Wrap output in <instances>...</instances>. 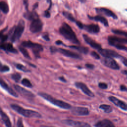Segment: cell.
Listing matches in <instances>:
<instances>
[{"label":"cell","instance_id":"obj_17","mask_svg":"<svg viewBox=\"0 0 127 127\" xmlns=\"http://www.w3.org/2000/svg\"><path fill=\"white\" fill-rule=\"evenodd\" d=\"M83 37L84 38V41L88 44H89L92 48H93L94 49H97L98 50H99L102 49L101 45L100 44L97 43L96 41L92 40L91 38L89 37L87 35L83 34Z\"/></svg>","mask_w":127,"mask_h":127},{"label":"cell","instance_id":"obj_9","mask_svg":"<svg viewBox=\"0 0 127 127\" xmlns=\"http://www.w3.org/2000/svg\"><path fill=\"white\" fill-rule=\"evenodd\" d=\"M62 123L68 126L76 127H91L90 125L87 123L74 121L70 119H65L62 121Z\"/></svg>","mask_w":127,"mask_h":127},{"label":"cell","instance_id":"obj_1","mask_svg":"<svg viewBox=\"0 0 127 127\" xmlns=\"http://www.w3.org/2000/svg\"><path fill=\"white\" fill-rule=\"evenodd\" d=\"M60 33L66 40L75 44H79L80 42L76 37L72 29L67 23L64 22L59 28Z\"/></svg>","mask_w":127,"mask_h":127},{"label":"cell","instance_id":"obj_24","mask_svg":"<svg viewBox=\"0 0 127 127\" xmlns=\"http://www.w3.org/2000/svg\"><path fill=\"white\" fill-rule=\"evenodd\" d=\"M23 16L29 20H34L39 18L38 15L36 12H26L23 14Z\"/></svg>","mask_w":127,"mask_h":127},{"label":"cell","instance_id":"obj_38","mask_svg":"<svg viewBox=\"0 0 127 127\" xmlns=\"http://www.w3.org/2000/svg\"><path fill=\"white\" fill-rule=\"evenodd\" d=\"M98 86L102 89H105L108 88V85L105 82H99Z\"/></svg>","mask_w":127,"mask_h":127},{"label":"cell","instance_id":"obj_15","mask_svg":"<svg viewBox=\"0 0 127 127\" xmlns=\"http://www.w3.org/2000/svg\"><path fill=\"white\" fill-rule=\"evenodd\" d=\"M109 44L113 46L115 44H127V39L125 38H119L116 36H109L108 38Z\"/></svg>","mask_w":127,"mask_h":127},{"label":"cell","instance_id":"obj_37","mask_svg":"<svg viewBox=\"0 0 127 127\" xmlns=\"http://www.w3.org/2000/svg\"><path fill=\"white\" fill-rule=\"evenodd\" d=\"M90 54L92 57H93V58H94L98 60V59H100V56H99V55L97 52H96L95 51H92L91 52Z\"/></svg>","mask_w":127,"mask_h":127},{"label":"cell","instance_id":"obj_6","mask_svg":"<svg viewBox=\"0 0 127 127\" xmlns=\"http://www.w3.org/2000/svg\"><path fill=\"white\" fill-rule=\"evenodd\" d=\"M102 63L106 66L115 70L120 69V66L116 61L112 58H105L102 60Z\"/></svg>","mask_w":127,"mask_h":127},{"label":"cell","instance_id":"obj_34","mask_svg":"<svg viewBox=\"0 0 127 127\" xmlns=\"http://www.w3.org/2000/svg\"><path fill=\"white\" fill-rule=\"evenodd\" d=\"M11 77L15 81L18 82L21 78V75L19 74L16 73H14V74H12Z\"/></svg>","mask_w":127,"mask_h":127},{"label":"cell","instance_id":"obj_43","mask_svg":"<svg viewBox=\"0 0 127 127\" xmlns=\"http://www.w3.org/2000/svg\"><path fill=\"white\" fill-rule=\"evenodd\" d=\"M85 66L88 68H89V69H93L94 68V65L91 64H89V63H87L85 64Z\"/></svg>","mask_w":127,"mask_h":127},{"label":"cell","instance_id":"obj_21","mask_svg":"<svg viewBox=\"0 0 127 127\" xmlns=\"http://www.w3.org/2000/svg\"><path fill=\"white\" fill-rule=\"evenodd\" d=\"M0 49L4 50L6 51H8L13 53H17V50L14 48L12 45L10 43H0Z\"/></svg>","mask_w":127,"mask_h":127},{"label":"cell","instance_id":"obj_12","mask_svg":"<svg viewBox=\"0 0 127 127\" xmlns=\"http://www.w3.org/2000/svg\"><path fill=\"white\" fill-rule=\"evenodd\" d=\"M71 113L72 114L76 116H86L89 114L88 109L82 107H74L72 108Z\"/></svg>","mask_w":127,"mask_h":127},{"label":"cell","instance_id":"obj_19","mask_svg":"<svg viewBox=\"0 0 127 127\" xmlns=\"http://www.w3.org/2000/svg\"><path fill=\"white\" fill-rule=\"evenodd\" d=\"M95 127H115L114 124L108 119H104L97 122L94 125Z\"/></svg>","mask_w":127,"mask_h":127},{"label":"cell","instance_id":"obj_27","mask_svg":"<svg viewBox=\"0 0 127 127\" xmlns=\"http://www.w3.org/2000/svg\"><path fill=\"white\" fill-rule=\"evenodd\" d=\"M0 9L4 13H7L9 11L8 5L7 3L4 1L0 2Z\"/></svg>","mask_w":127,"mask_h":127},{"label":"cell","instance_id":"obj_35","mask_svg":"<svg viewBox=\"0 0 127 127\" xmlns=\"http://www.w3.org/2000/svg\"><path fill=\"white\" fill-rule=\"evenodd\" d=\"M113 46H114L116 47L117 49L119 50H127V47L124 46L123 44H116L114 45Z\"/></svg>","mask_w":127,"mask_h":127},{"label":"cell","instance_id":"obj_36","mask_svg":"<svg viewBox=\"0 0 127 127\" xmlns=\"http://www.w3.org/2000/svg\"><path fill=\"white\" fill-rule=\"evenodd\" d=\"M6 30V29H3L1 31H0V39L2 41H5L6 40V39H7V36L6 35H4L3 34V32L4 31H5Z\"/></svg>","mask_w":127,"mask_h":127},{"label":"cell","instance_id":"obj_10","mask_svg":"<svg viewBox=\"0 0 127 127\" xmlns=\"http://www.w3.org/2000/svg\"><path fill=\"white\" fill-rule=\"evenodd\" d=\"M75 85L77 88L81 90L82 91L88 96L90 97H94V94L84 83L81 82H76L75 83Z\"/></svg>","mask_w":127,"mask_h":127},{"label":"cell","instance_id":"obj_46","mask_svg":"<svg viewBox=\"0 0 127 127\" xmlns=\"http://www.w3.org/2000/svg\"><path fill=\"white\" fill-rule=\"evenodd\" d=\"M59 79L60 80H61L62 82H66V80L64 76H62L61 77H59Z\"/></svg>","mask_w":127,"mask_h":127},{"label":"cell","instance_id":"obj_23","mask_svg":"<svg viewBox=\"0 0 127 127\" xmlns=\"http://www.w3.org/2000/svg\"><path fill=\"white\" fill-rule=\"evenodd\" d=\"M88 17L90 19H92V20H95L96 21H99V22H101L105 26H109V24H108V22L107 20L106 19V18H105L103 16L96 15L95 16H91L88 15Z\"/></svg>","mask_w":127,"mask_h":127},{"label":"cell","instance_id":"obj_20","mask_svg":"<svg viewBox=\"0 0 127 127\" xmlns=\"http://www.w3.org/2000/svg\"><path fill=\"white\" fill-rule=\"evenodd\" d=\"M0 85L7 92H8L11 95L15 97H18V95L15 93V92L12 89H11L4 81L2 80L1 79H0Z\"/></svg>","mask_w":127,"mask_h":127},{"label":"cell","instance_id":"obj_25","mask_svg":"<svg viewBox=\"0 0 127 127\" xmlns=\"http://www.w3.org/2000/svg\"><path fill=\"white\" fill-rule=\"evenodd\" d=\"M69 47L70 48H71V49H75V50L78 51V52H79L80 53H82L83 54H87L88 53V51H89L88 48H87V47H85L79 46H75V45L70 46Z\"/></svg>","mask_w":127,"mask_h":127},{"label":"cell","instance_id":"obj_3","mask_svg":"<svg viewBox=\"0 0 127 127\" xmlns=\"http://www.w3.org/2000/svg\"><path fill=\"white\" fill-rule=\"evenodd\" d=\"M11 108L18 114L27 118H41V115L35 111L25 109L16 104H11Z\"/></svg>","mask_w":127,"mask_h":127},{"label":"cell","instance_id":"obj_48","mask_svg":"<svg viewBox=\"0 0 127 127\" xmlns=\"http://www.w3.org/2000/svg\"><path fill=\"white\" fill-rule=\"evenodd\" d=\"M56 44L57 45H63V43L61 41H60V40H58V41H57L56 42Z\"/></svg>","mask_w":127,"mask_h":127},{"label":"cell","instance_id":"obj_50","mask_svg":"<svg viewBox=\"0 0 127 127\" xmlns=\"http://www.w3.org/2000/svg\"><path fill=\"white\" fill-rule=\"evenodd\" d=\"M41 127H54L52 126H41Z\"/></svg>","mask_w":127,"mask_h":127},{"label":"cell","instance_id":"obj_33","mask_svg":"<svg viewBox=\"0 0 127 127\" xmlns=\"http://www.w3.org/2000/svg\"><path fill=\"white\" fill-rule=\"evenodd\" d=\"M9 70V67L6 65H3L0 62V71L2 72H6Z\"/></svg>","mask_w":127,"mask_h":127},{"label":"cell","instance_id":"obj_41","mask_svg":"<svg viewBox=\"0 0 127 127\" xmlns=\"http://www.w3.org/2000/svg\"><path fill=\"white\" fill-rule=\"evenodd\" d=\"M76 25L80 28H81V29H83V26H84V25L81 22H80V21H76Z\"/></svg>","mask_w":127,"mask_h":127},{"label":"cell","instance_id":"obj_8","mask_svg":"<svg viewBox=\"0 0 127 127\" xmlns=\"http://www.w3.org/2000/svg\"><path fill=\"white\" fill-rule=\"evenodd\" d=\"M99 53L105 58H121L122 56L120 55L116 51L110 49H101L98 50Z\"/></svg>","mask_w":127,"mask_h":127},{"label":"cell","instance_id":"obj_29","mask_svg":"<svg viewBox=\"0 0 127 127\" xmlns=\"http://www.w3.org/2000/svg\"><path fill=\"white\" fill-rule=\"evenodd\" d=\"M63 14L70 21H71L72 22H76L75 19L74 18V17L73 16V15L71 13H70L67 11H64L63 12Z\"/></svg>","mask_w":127,"mask_h":127},{"label":"cell","instance_id":"obj_40","mask_svg":"<svg viewBox=\"0 0 127 127\" xmlns=\"http://www.w3.org/2000/svg\"><path fill=\"white\" fill-rule=\"evenodd\" d=\"M121 60L122 61L123 64L127 67V58H124L122 56V57L121 58Z\"/></svg>","mask_w":127,"mask_h":127},{"label":"cell","instance_id":"obj_30","mask_svg":"<svg viewBox=\"0 0 127 127\" xmlns=\"http://www.w3.org/2000/svg\"><path fill=\"white\" fill-rule=\"evenodd\" d=\"M15 66L16 67V68H17L18 69L21 70L23 72H29V70L23 65L20 64H15Z\"/></svg>","mask_w":127,"mask_h":127},{"label":"cell","instance_id":"obj_16","mask_svg":"<svg viewBox=\"0 0 127 127\" xmlns=\"http://www.w3.org/2000/svg\"><path fill=\"white\" fill-rule=\"evenodd\" d=\"M83 29L91 34H97L100 31L99 25L95 24L84 25Z\"/></svg>","mask_w":127,"mask_h":127},{"label":"cell","instance_id":"obj_18","mask_svg":"<svg viewBox=\"0 0 127 127\" xmlns=\"http://www.w3.org/2000/svg\"><path fill=\"white\" fill-rule=\"evenodd\" d=\"M14 87L17 91H18L22 95H23L25 97H28V98H29V97L32 98V97H34V95L33 93L31 92L30 91H28V90H26V89L22 88V87L18 85L14 84Z\"/></svg>","mask_w":127,"mask_h":127},{"label":"cell","instance_id":"obj_39","mask_svg":"<svg viewBox=\"0 0 127 127\" xmlns=\"http://www.w3.org/2000/svg\"><path fill=\"white\" fill-rule=\"evenodd\" d=\"M17 127H24L23 123H22V120L21 118H19L17 122Z\"/></svg>","mask_w":127,"mask_h":127},{"label":"cell","instance_id":"obj_4","mask_svg":"<svg viewBox=\"0 0 127 127\" xmlns=\"http://www.w3.org/2000/svg\"><path fill=\"white\" fill-rule=\"evenodd\" d=\"M24 29V22L21 20L19 21L18 25L15 27L12 34L11 36V41L15 42L18 40L21 37Z\"/></svg>","mask_w":127,"mask_h":127},{"label":"cell","instance_id":"obj_5","mask_svg":"<svg viewBox=\"0 0 127 127\" xmlns=\"http://www.w3.org/2000/svg\"><path fill=\"white\" fill-rule=\"evenodd\" d=\"M22 45L24 47H27L32 49L36 56H39V53L43 51L42 46L38 43H34L31 41H24L22 43Z\"/></svg>","mask_w":127,"mask_h":127},{"label":"cell","instance_id":"obj_22","mask_svg":"<svg viewBox=\"0 0 127 127\" xmlns=\"http://www.w3.org/2000/svg\"><path fill=\"white\" fill-rule=\"evenodd\" d=\"M0 115L6 127H12L11 123L8 116L2 110L0 107Z\"/></svg>","mask_w":127,"mask_h":127},{"label":"cell","instance_id":"obj_32","mask_svg":"<svg viewBox=\"0 0 127 127\" xmlns=\"http://www.w3.org/2000/svg\"><path fill=\"white\" fill-rule=\"evenodd\" d=\"M21 83L25 86L27 87H32V85L31 84L30 81L27 78H24L21 80Z\"/></svg>","mask_w":127,"mask_h":127},{"label":"cell","instance_id":"obj_26","mask_svg":"<svg viewBox=\"0 0 127 127\" xmlns=\"http://www.w3.org/2000/svg\"><path fill=\"white\" fill-rule=\"evenodd\" d=\"M99 108L103 110L104 112L109 113L112 112L113 109L111 106L107 104H102L99 106Z\"/></svg>","mask_w":127,"mask_h":127},{"label":"cell","instance_id":"obj_13","mask_svg":"<svg viewBox=\"0 0 127 127\" xmlns=\"http://www.w3.org/2000/svg\"><path fill=\"white\" fill-rule=\"evenodd\" d=\"M108 99L115 105L118 107L122 110L127 111V104L125 102L114 96H110L108 97Z\"/></svg>","mask_w":127,"mask_h":127},{"label":"cell","instance_id":"obj_47","mask_svg":"<svg viewBox=\"0 0 127 127\" xmlns=\"http://www.w3.org/2000/svg\"><path fill=\"white\" fill-rule=\"evenodd\" d=\"M43 38H44L46 41H50V38H49V36H48V35H43Z\"/></svg>","mask_w":127,"mask_h":127},{"label":"cell","instance_id":"obj_11","mask_svg":"<svg viewBox=\"0 0 127 127\" xmlns=\"http://www.w3.org/2000/svg\"><path fill=\"white\" fill-rule=\"evenodd\" d=\"M95 10L97 13H98V14L104 15L108 17H111L115 19H117L118 18V17L115 13H114L112 11L107 8L98 7L96 8Z\"/></svg>","mask_w":127,"mask_h":127},{"label":"cell","instance_id":"obj_7","mask_svg":"<svg viewBox=\"0 0 127 127\" xmlns=\"http://www.w3.org/2000/svg\"><path fill=\"white\" fill-rule=\"evenodd\" d=\"M43 23L39 18L33 20L30 25V30L33 33L40 32L42 29Z\"/></svg>","mask_w":127,"mask_h":127},{"label":"cell","instance_id":"obj_44","mask_svg":"<svg viewBox=\"0 0 127 127\" xmlns=\"http://www.w3.org/2000/svg\"><path fill=\"white\" fill-rule=\"evenodd\" d=\"M50 50L52 53H55L58 52V49L55 47H50Z\"/></svg>","mask_w":127,"mask_h":127},{"label":"cell","instance_id":"obj_49","mask_svg":"<svg viewBox=\"0 0 127 127\" xmlns=\"http://www.w3.org/2000/svg\"><path fill=\"white\" fill-rule=\"evenodd\" d=\"M122 72L125 75H126V77H127V70H123L122 71Z\"/></svg>","mask_w":127,"mask_h":127},{"label":"cell","instance_id":"obj_45","mask_svg":"<svg viewBox=\"0 0 127 127\" xmlns=\"http://www.w3.org/2000/svg\"><path fill=\"white\" fill-rule=\"evenodd\" d=\"M44 15L46 17H50V12L48 11V10H46L45 11V13H44Z\"/></svg>","mask_w":127,"mask_h":127},{"label":"cell","instance_id":"obj_31","mask_svg":"<svg viewBox=\"0 0 127 127\" xmlns=\"http://www.w3.org/2000/svg\"><path fill=\"white\" fill-rule=\"evenodd\" d=\"M19 49L20 50V51L21 52V53L22 54V55L26 58H28V59H30V56H29V54H28L27 51L26 50V49H25L23 47H19Z\"/></svg>","mask_w":127,"mask_h":127},{"label":"cell","instance_id":"obj_14","mask_svg":"<svg viewBox=\"0 0 127 127\" xmlns=\"http://www.w3.org/2000/svg\"><path fill=\"white\" fill-rule=\"evenodd\" d=\"M58 52H60V53L62 54L63 55H64L66 57H70L74 59H81L82 58L80 55H79V54L66 49L59 48V49H58Z\"/></svg>","mask_w":127,"mask_h":127},{"label":"cell","instance_id":"obj_2","mask_svg":"<svg viewBox=\"0 0 127 127\" xmlns=\"http://www.w3.org/2000/svg\"><path fill=\"white\" fill-rule=\"evenodd\" d=\"M38 94L39 96L46 100L47 101H49L52 104L62 109H69L71 108V106L70 104L68 103L65 102L64 101H63L62 100H57L54 98H53L52 96H51L50 95L44 93V92H39L38 93Z\"/></svg>","mask_w":127,"mask_h":127},{"label":"cell","instance_id":"obj_28","mask_svg":"<svg viewBox=\"0 0 127 127\" xmlns=\"http://www.w3.org/2000/svg\"><path fill=\"white\" fill-rule=\"evenodd\" d=\"M112 31L113 33L116 35H121V36H124L126 37H127V32L122 30H120V29H112Z\"/></svg>","mask_w":127,"mask_h":127},{"label":"cell","instance_id":"obj_42","mask_svg":"<svg viewBox=\"0 0 127 127\" xmlns=\"http://www.w3.org/2000/svg\"><path fill=\"white\" fill-rule=\"evenodd\" d=\"M120 89L122 91H127V87L124 85H121L120 87Z\"/></svg>","mask_w":127,"mask_h":127}]
</instances>
